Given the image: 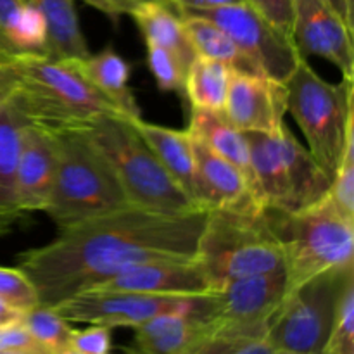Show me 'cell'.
<instances>
[{
	"instance_id": "obj_1",
	"label": "cell",
	"mask_w": 354,
	"mask_h": 354,
	"mask_svg": "<svg viewBox=\"0 0 354 354\" xmlns=\"http://www.w3.org/2000/svg\"><path fill=\"white\" fill-rule=\"evenodd\" d=\"M207 211L165 214L127 206L59 230L52 242L19 254L40 304L57 306L128 266L152 259L196 258Z\"/></svg>"
},
{
	"instance_id": "obj_2",
	"label": "cell",
	"mask_w": 354,
	"mask_h": 354,
	"mask_svg": "<svg viewBox=\"0 0 354 354\" xmlns=\"http://www.w3.org/2000/svg\"><path fill=\"white\" fill-rule=\"evenodd\" d=\"M80 130L109 162L131 206L165 214L201 209L169 176L128 116L100 114Z\"/></svg>"
},
{
	"instance_id": "obj_3",
	"label": "cell",
	"mask_w": 354,
	"mask_h": 354,
	"mask_svg": "<svg viewBox=\"0 0 354 354\" xmlns=\"http://www.w3.org/2000/svg\"><path fill=\"white\" fill-rule=\"evenodd\" d=\"M10 68L17 80L12 99L31 124L50 131L76 130L100 114L120 113L86 82L73 59L30 55L12 62Z\"/></svg>"
},
{
	"instance_id": "obj_4",
	"label": "cell",
	"mask_w": 354,
	"mask_h": 354,
	"mask_svg": "<svg viewBox=\"0 0 354 354\" xmlns=\"http://www.w3.org/2000/svg\"><path fill=\"white\" fill-rule=\"evenodd\" d=\"M197 259L213 292L244 277L283 268V251L268 209L259 204L207 211Z\"/></svg>"
},
{
	"instance_id": "obj_5",
	"label": "cell",
	"mask_w": 354,
	"mask_h": 354,
	"mask_svg": "<svg viewBox=\"0 0 354 354\" xmlns=\"http://www.w3.org/2000/svg\"><path fill=\"white\" fill-rule=\"evenodd\" d=\"M54 133L57 166L44 213L59 230L130 206L109 162L80 128Z\"/></svg>"
},
{
	"instance_id": "obj_6",
	"label": "cell",
	"mask_w": 354,
	"mask_h": 354,
	"mask_svg": "<svg viewBox=\"0 0 354 354\" xmlns=\"http://www.w3.org/2000/svg\"><path fill=\"white\" fill-rule=\"evenodd\" d=\"M268 214L282 244L289 289L328 270L354 265V220L335 207L328 194L299 211L268 209Z\"/></svg>"
},
{
	"instance_id": "obj_7",
	"label": "cell",
	"mask_w": 354,
	"mask_h": 354,
	"mask_svg": "<svg viewBox=\"0 0 354 354\" xmlns=\"http://www.w3.org/2000/svg\"><path fill=\"white\" fill-rule=\"evenodd\" d=\"M354 80L330 83L308 59L286 80L287 111L299 124L308 151L332 180L349 138L354 137Z\"/></svg>"
},
{
	"instance_id": "obj_8",
	"label": "cell",
	"mask_w": 354,
	"mask_h": 354,
	"mask_svg": "<svg viewBox=\"0 0 354 354\" xmlns=\"http://www.w3.org/2000/svg\"><path fill=\"white\" fill-rule=\"evenodd\" d=\"M354 265L328 270L287 290L268 320L266 341L275 349L322 353Z\"/></svg>"
},
{
	"instance_id": "obj_9",
	"label": "cell",
	"mask_w": 354,
	"mask_h": 354,
	"mask_svg": "<svg viewBox=\"0 0 354 354\" xmlns=\"http://www.w3.org/2000/svg\"><path fill=\"white\" fill-rule=\"evenodd\" d=\"M218 308L216 292L201 296H161V294L121 292L88 289L54 306L69 324L104 325L109 328H135L158 315L182 310Z\"/></svg>"
},
{
	"instance_id": "obj_10",
	"label": "cell",
	"mask_w": 354,
	"mask_h": 354,
	"mask_svg": "<svg viewBox=\"0 0 354 354\" xmlns=\"http://www.w3.org/2000/svg\"><path fill=\"white\" fill-rule=\"evenodd\" d=\"M187 14L206 17L220 26L254 71L277 82L286 83L303 61L292 38L270 24L248 0Z\"/></svg>"
},
{
	"instance_id": "obj_11",
	"label": "cell",
	"mask_w": 354,
	"mask_h": 354,
	"mask_svg": "<svg viewBox=\"0 0 354 354\" xmlns=\"http://www.w3.org/2000/svg\"><path fill=\"white\" fill-rule=\"evenodd\" d=\"M287 113L286 85L248 69H230L223 114L244 133H279Z\"/></svg>"
},
{
	"instance_id": "obj_12",
	"label": "cell",
	"mask_w": 354,
	"mask_h": 354,
	"mask_svg": "<svg viewBox=\"0 0 354 354\" xmlns=\"http://www.w3.org/2000/svg\"><path fill=\"white\" fill-rule=\"evenodd\" d=\"M292 40L303 59H325L354 80L353 30L325 0H294Z\"/></svg>"
},
{
	"instance_id": "obj_13",
	"label": "cell",
	"mask_w": 354,
	"mask_h": 354,
	"mask_svg": "<svg viewBox=\"0 0 354 354\" xmlns=\"http://www.w3.org/2000/svg\"><path fill=\"white\" fill-rule=\"evenodd\" d=\"M92 289L161 296H201L213 292L209 279L197 256L138 263L121 270L120 273Z\"/></svg>"
},
{
	"instance_id": "obj_14",
	"label": "cell",
	"mask_w": 354,
	"mask_h": 354,
	"mask_svg": "<svg viewBox=\"0 0 354 354\" xmlns=\"http://www.w3.org/2000/svg\"><path fill=\"white\" fill-rule=\"evenodd\" d=\"M289 290L286 268L232 280L216 290L214 320L239 325H265Z\"/></svg>"
},
{
	"instance_id": "obj_15",
	"label": "cell",
	"mask_w": 354,
	"mask_h": 354,
	"mask_svg": "<svg viewBox=\"0 0 354 354\" xmlns=\"http://www.w3.org/2000/svg\"><path fill=\"white\" fill-rule=\"evenodd\" d=\"M57 166V142L50 130L28 124L16 173V206L19 213L44 211L50 197Z\"/></svg>"
},
{
	"instance_id": "obj_16",
	"label": "cell",
	"mask_w": 354,
	"mask_h": 354,
	"mask_svg": "<svg viewBox=\"0 0 354 354\" xmlns=\"http://www.w3.org/2000/svg\"><path fill=\"white\" fill-rule=\"evenodd\" d=\"M192 149L196 159L194 199L201 209H235L256 204L263 206L252 194L245 176L232 162L194 138Z\"/></svg>"
},
{
	"instance_id": "obj_17",
	"label": "cell",
	"mask_w": 354,
	"mask_h": 354,
	"mask_svg": "<svg viewBox=\"0 0 354 354\" xmlns=\"http://www.w3.org/2000/svg\"><path fill=\"white\" fill-rule=\"evenodd\" d=\"M218 308L182 310L158 315L135 327L127 354H182L209 328Z\"/></svg>"
},
{
	"instance_id": "obj_18",
	"label": "cell",
	"mask_w": 354,
	"mask_h": 354,
	"mask_svg": "<svg viewBox=\"0 0 354 354\" xmlns=\"http://www.w3.org/2000/svg\"><path fill=\"white\" fill-rule=\"evenodd\" d=\"M282 131V130H280ZM279 133H245L252 171V190L259 203L268 209L292 213V192L289 173L280 149Z\"/></svg>"
},
{
	"instance_id": "obj_19",
	"label": "cell",
	"mask_w": 354,
	"mask_h": 354,
	"mask_svg": "<svg viewBox=\"0 0 354 354\" xmlns=\"http://www.w3.org/2000/svg\"><path fill=\"white\" fill-rule=\"evenodd\" d=\"M30 120L16 100L0 107V234H6L23 214L16 206V173Z\"/></svg>"
},
{
	"instance_id": "obj_20",
	"label": "cell",
	"mask_w": 354,
	"mask_h": 354,
	"mask_svg": "<svg viewBox=\"0 0 354 354\" xmlns=\"http://www.w3.org/2000/svg\"><path fill=\"white\" fill-rule=\"evenodd\" d=\"M30 55H47V31L26 0H0V64Z\"/></svg>"
},
{
	"instance_id": "obj_21",
	"label": "cell",
	"mask_w": 354,
	"mask_h": 354,
	"mask_svg": "<svg viewBox=\"0 0 354 354\" xmlns=\"http://www.w3.org/2000/svg\"><path fill=\"white\" fill-rule=\"evenodd\" d=\"M185 131L194 140L201 142L207 149H211L218 156L232 162L245 176L252 190V171L251 159H249L248 137H245L244 131L235 128L227 120L223 111L192 107L189 128ZM252 194H254V190H252Z\"/></svg>"
},
{
	"instance_id": "obj_22",
	"label": "cell",
	"mask_w": 354,
	"mask_h": 354,
	"mask_svg": "<svg viewBox=\"0 0 354 354\" xmlns=\"http://www.w3.org/2000/svg\"><path fill=\"white\" fill-rule=\"evenodd\" d=\"M131 124L159 159L166 171L183 189L187 196L194 199V182H196V159H194L192 138L187 131L173 130L161 124L149 123L142 116L130 118ZM199 207V206H197Z\"/></svg>"
},
{
	"instance_id": "obj_23",
	"label": "cell",
	"mask_w": 354,
	"mask_h": 354,
	"mask_svg": "<svg viewBox=\"0 0 354 354\" xmlns=\"http://www.w3.org/2000/svg\"><path fill=\"white\" fill-rule=\"evenodd\" d=\"M145 45H158L171 52L185 69L197 57L187 37L182 16L165 0H144L130 14Z\"/></svg>"
},
{
	"instance_id": "obj_24",
	"label": "cell",
	"mask_w": 354,
	"mask_h": 354,
	"mask_svg": "<svg viewBox=\"0 0 354 354\" xmlns=\"http://www.w3.org/2000/svg\"><path fill=\"white\" fill-rule=\"evenodd\" d=\"M86 82L95 86L107 100L116 106L121 114L128 118L140 116V107L131 92L130 64L114 48L107 47L99 54H88L83 59H73Z\"/></svg>"
},
{
	"instance_id": "obj_25",
	"label": "cell",
	"mask_w": 354,
	"mask_h": 354,
	"mask_svg": "<svg viewBox=\"0 0 354 354\" xmlns=\"http://www.w3.org/2000/svg\"><path fill=\"white\" fill-rule=\"evenodd\" d=\"M44 19L47 55L52 59H83L90 54L75 10V0H26Z\"/></svg>"
},
{
	"instance_id": "obj_26",
	"label": "cell",
	"mask_w": 354,
	"mask_h": 354,
	"mask_svg": "<svg viewBox=\"0 0 354 354\" xmlns=\"http://www.w3.org/2000/svg\"><path fill=\"white\" fill-rule=\"evenodd\" d=\"M280 149L289 173L294 211H299L324 199L328 194L332 180L315 161L311 152L294 138L286 124L280 131Z\"/></svg>"
},
{
	"instance_id": "obj_27",
	"label": "cell",
	"mask_w": 354,
	"mask_h": 354,
	"mask_svg": "<svg viewBox=\"0 0 354 354\" xmlns=\"http://www.w3.org/2000/svg\"><path fill=\"white\" fill-rule=\"evenodd\" d=\"M230 69L223 62L197 55L187 69L183 83V93L189 97L192 107L223 111Z\"/></svg>"
},
{
	"instance_id": "obj_28",
	"label": "cell",
	"mask_w": 354,
	"mask_h": 354,
	"mask_svg": "<svg viewBox=\"0 0 354 354\" xmlns=\"http://www.w3.org/2000/svg\"><path fill=\"white\" fill-rule=\"evenodd\" d=\"M180 16H182L187 37H189L196 55L220 61L232 69L254 71V68L249 64L248 59L241 54V50L235 47L230 37L220 26L211 23L206 17L196 16V14H180Z\"/></svg>"
},
{
	"instance_id": "obj_29",
	"label": "cell",
	"mask_w": 354,
	"mask_h": 354,
	"mask_svg": "<svg viewBox=\"0 0 354 354\" xmlns=\"http://www.w3.org/2000/svg\"><path fill=\"white\" fill-rule=\"evenodd\" d=\"M21 324L28 328L38 344L44 346L52 354L71 349V337L75 328L52 306L38 304L31 308L30 311L21 315Z\"/></svg>"
},
{
	"instance_id": "obj_30",
	"label": "cell",
	"mask_w": 354,
	"mask_h": 354,
	"mask_svg": "<svg viewBox=\"0 0 354 354\" xmlns=\"http://www.w3.org/2000/svg\"><path fill=\"white\" fill-rule=\"evenodd\" d=\"M320 354H354V280L342 294Z\"/></svg>"
},
{
	"instance_id": "obj_31",
	"label": "cell",
	"mask_w": 354,
	"mask_h": 354,
	"mask_svg": "<svg viewBox=\"0 0 354 354\" xmlns=\"http://www.w3.org/2000/svg\"><path fill=\"white\" fill-rule=\"evenodd\" d=\"M0 301L19 313L40 304L37 289L19 268L0 266Z\"/></svg>"
},
{
	"instance_id": "obj_32",
	"label": "cell",
	"mask_w": 354,
	"mask_h": 354,
	"mask_svg": "<svg viewBox=\"0 0 354 354\" xmlns=\"http://www.w3.org/2000/svg\"><path fill=\"white\" fill-rule=\"evenodd\" d=\"M328 197L341 213L354 220V137L346 144L341 162L332 176Z\"/></svg>"
},
{
	"instance_id": "obj_33",
	"label": "cell",
	"mask_w": 354,
	"mask_h": 354,
	"mask_svg": "<svg viewBox=\"0 0 354 354\" xmlns=\"http://www.w3.org/2000/svg\"><path fill=\"white\" fill-rule=\"evenodd\" d=\"M147 64L159 88L165 92H183L187 69L171 52L158 45H147Z\"/></svg>"
},
{
	"instance_id": "obj_34",
	"label": "cell",
	"mask_w": 354,
	"mask_h": 354,
	"mask_svg": "<svg viewBox=\"0 0 354 354\" xmlns=\"http://www.w3.org/2000/svg\"><path fill=\"white\" fill-rule=\"evenodd\" d=\"M113 348V328L88 325L83 330H73L71 349L80 354H109Z\"/></svg>"
},
{
	"instance_id": "obj_35",
	"label": "cell",
	"mask_w": 354,
	"mask_h": 354,
	"mask_svg": "<svg viewBox=\"0 0 354 354\" xmlns=\"http://www.w3.org/2000/svg\"><path fill=\"white\" fill-rule=\"evenodd\" d=\"M270 24L292 38L294 0H248Z\"/></svg>"
},
{
	"instance_id": "obj_36",
	"label": "cell",
	"mask_w": 354,
	"mask_h": 354,
	"mask_svg": "<svg viewBox=\"0 0 354 354\" xmlns=\"http://www.w3.org/2000/svg\"><path fill=\"white\" fill-rule=\"evenodd\" d=\"M86 6L109 17L113 23L120 21L123 16H130L131 10L144 0H82Z\"/></svg>"
},
{
	"instance_id": "obj_37",
	"label": "cell",
	"mask_w": 354,
	"mask_h": 354,
	"mask_svg": "<svg viewBox=\"0 0 354 354\" xmlns=\"http://www.w3.org/2000/svg\"><path fill=\"white\" fill-rule=\"evenodd\" d=\"M165 2H168L178 14H187L196 12V10L230 6V3H239L244 2V0H165Z\"/></svg>"
},
{
	"instance_id": "obj_38",
	"label": "cell",
	"mask_w": 354,
	"mask_h": 354,
	"mask_svg": "<svg viewBox=\"0 0 354 354\" xmlns=\"http://www.w3.org/2000/svg\"><path fill=\"white\" fill-rule=\"evenodd\" d=\"M17 88V80L10 66L0 64V107L6 106L14 97Z\"/></svg>"
},
{
	"instance_id": "obj_39",
	"label": "cell",
	"mask_w": 354,
	"mask_h": 354,
	"mask_svg": "<svg viewBox=\"0 0 354 354\" xmlns=\"http://www.w3.org/2000/svg\"><path fill=\"white\" fill-rule=\"evenodd\" d=\"M273 351H275V348L266 341V337H259L244 342L228 354H273Z\"/></svg>"
},
{
	"instance_id": "obj_40",
	"label": "cell",
	"mask_w": 354,
	"mask_h": 354,
	"mask_svg": "<svg viewBox=\"0 0 354 354\" xmlns=\"http://www.w3.org/2000/svg\"><path fill=\"white\" fill-rule=\"evenodd\" d=\"M325 2L328 3V6L332 7V9L335 10V12L341 16V19L344 21L346 24H348L349 30H354V17H353V12L348 9V6H346L344 0H325Z\"/></svg>"
},
{
	"instance_id": "obj_41",
	"label": "cell",
	"mask_w": 354,
	"mask_h": 354,
	"mask_svg": "<svg viewBox=\"0 0 354 354\" xmlns=\"http://www.w3.org/2000/svg\"><path fill=\"white\" fill-rule=\"evenodd\" d=\"M21 315L23 313L12 310V308L7 306L6 303H2V301H0V325H7V324H14V322H19Z\"/></svg>"
},
{
	"instance_id": "obj_42",
	"label": "cell",
	"mask_w": 354,
	"mask_h": 354,
	"mask_svg": "<svg viewBox=\"0 0 354 354\" xmlns=\"http://www.w3.org/2000/svg\"><path fill=\"white\" fill-rule=\"evenodd\" d=\"M273 354H320V353H303V351H290V349H275Z\"/></svg>"
},
{
	"instance_id": "obj_43",
	"label": "cell",
	"mask_w": 354,
	"mask_h": 354,
	"mask_svg": "<svg viewBox=\"0 0 354 354\" xmlns=\"http://www.w3.org/2000/svg\"><path fill=\"white\" fill-rule=\"evenodd\" d=\"M344 2H346V6H348V9L354 14V0H344Z\"/></svg>"
},
{
	"instance_id": "obj_44",
	"label": "cell",
	"mask_w": 354,
	"mask_h": 354,
	"mask_svg": "<svg viewBox=\"0 0 354 354\" xmlns=\"http://www.w3.org/2000/svg\"><path fill=\"white\" fill-rule=\"evenodd\" d=\"M59 354H80V353L73 351V349H66V351H62V353H59Z\"/></svg>"
},
{
	"instance_id": "obj_45",
	"label": "cell",
	"mask_w": 354,
	"mask_h": 354,
	"mask_svg": "<svg viewBox=\"0 0 354 354\" xmlns=\"http://www.w3.org/2000/svg\"><path fill=\"white\" fill-rule=\"evenodd\" d=\"M109 354H111V353H109Z\"/></svg>"
}]
</instances>
